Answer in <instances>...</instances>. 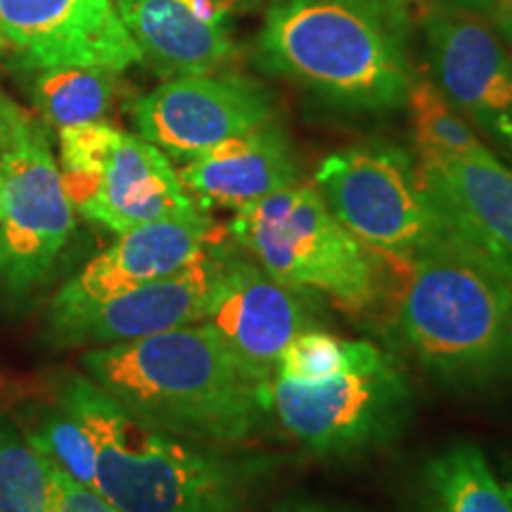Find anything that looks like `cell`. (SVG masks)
Listing matches in <instances>:
<instances>
[{
	"label": "cell",
	"mask_w": 512,
	"mask_h": 512,
	"mask_svg": "<svg viewBox=\"0 0 512 512\" xmlns=\"http://www.w3.org/2000/svg\"><path fill=\"white\" fill-rule=\"evenodd\" d=\"M81 368L133 418L204 444L247 441L271 413L268 387L207 323L88 349Z\"/></svg>",
	"instance_id": "1"
},
{
	"label": "cell",
	"mask_w": 512,
	"mask_h": 512,
	"mask_svg": "<svg viewBox=\"0 0 512 512\" xmlns=\"http://www.w3.org/2000/svg\"><path fill=\"white\" fill-rule=\"evenodd\" d=\"M406 266L392 332L439 382L482 384L512 370V275L446 226Z\"/></svg>",
	"instance_id": "2"
},
{
	"label": "cell",
	"mask_w": 512,
	"mask_h": 512,
	"mask_svg": "<svg viewBox=\"0 0 512 512\" xmlns=\"http://www.w3.org/2000/svg\"><path fill=\"white\" fill-rule=\"evenodd\" d=\"M95 444V494L119 512H247L266 472L219 444L176 437L124 411L91 377L72 375L57 392Z\"/></svg>",
	"instance_id": "3"
},
{
	"label": "cell",
	"mask_w": 512,
	"mask_h": 512,
	"mask_svg": "<svg viewBox=\"0 0 512 512\" xmlns=\"http://www.w3.org/2000/svg\"><path fill=\"white\" fill-rule=\"evenodd\" d=\"M256 64L361 112L403 107L415 83L401 36L339 0H275L256 36Z\"/></svg>",
	"instance_id": "4"
},
{
	"label": "cell",
	"mask_w": 512,
	"mask_h": 512,
	"mask_svg": "<svg viewBox=\"0 0 512 512\" xmlns=\"http://www.w3.org/2000/svg\"><path fill=\"white\" fill-rule=\"evenodd\" d=\"M235 247L294 290L368 311L380 297V259L339 223L316 185L294 183L235 209Z\"/></svg>",
	"instance_id": "5"
},
{
	"label": "cell",
	"mask_w": 512,
	"mask_h": 512,
	"mask_svg": "<svg viewBox=\"0 0 512 512\" xmlns=\"http://www.w3.org/2000/svg\"><path fill=\"white\" fill-rule=\"evenodd\" d=\"M60 174L74 211L112 233L202 211L171 159L107 121L57 131Z\"/></svg>",
	"instance_id": "6"
},
{
	"label": "cell",
	"mask_w": 512,
	"mask_h": 512,
	"mask_svg": "<svg viewBox=\"0 0 512 512\" xmlns=\"http://www.w3.org/2000/svg\"><path fill=\"white\" fill-rule=\"evenodd\" d=\"M313 185L332 216L368 249L394 261L446 230L420 183L418 162L396 145H354L325 157Z\"/></svg>",
	"instance_id": "7"
},
{
	"label": "cell",
	"mask_w": 512,
	"mask_h": 512,
	"mask_svg": "<svg viewBox=\"0 0 512 512\" xmlns=\"http://www.w3.org/2000/svg\"><path fill=\"white\" fill-rule=\"evenodd\" d=\"M411 406V384L387 354L328 380L273 377L268 384V411L316 456H354L387 444Z\"/></svg>",
	"instance_id": "8"
},
{
	"label": "cell",
	"mask_w": 512,
	"mask_h": 512,
	"mask_svg": "<svg viewBox=\"0 0 512 512\" xmlns=\"http://www.w3.org/2000/svg\"><path fill=\"white\" fill-rule=\"evenodd\" d=\"M0 294L22 304L50 283L76 228L60 164L41 121L0 152Z\"/></svg>",
	"instance_id": "9"
},
{
	"label": "cell",
	"mask_w": 512,
	"mask_h": 512,
	"mask_svg": "<svg viewBox=\"0 0 512 512\" xmlns=\"http://www.w3.org/2000/svg\"><path fill=\"white\" fill-rule=\"evenodd\" d=\"M273 119L271 91L242 76H174L133 105L138 136L181 164Z\"/></svg>",
	"instance_id": "10"
},
{
	"label": "cell",
	"mask_w": 512,
	"mask_h": 512,
	"mask_svg": "<svg viewBox=\"0 0 512 512\" xmlns=\"http://www.w3.org/2000/svg\"><path fill=\"white\" fill-rule=\"evenodd\" d=\"M202 323L223 339L256 382L268 387L287 344L306 330H316L318 302L316 294L275 280L238 247L230 249Z\"/></svg>",
	"instance_id": "11"
},
{
	"label": "cell",
	"mask_w": 512,
	"mask_h": 512,
	"mask_svg": "<svg viewBox=\"0 0 512 512\" xmlns=\"http://www.w3.org/2000/svg\"><path fill=\"white\" fill-rule=\"evenodd\" d=\"M0 27L31 69L98 67L124 72L143 60L117 0H0Z\"/></svg>",
	"instance_id": "12"
},
{
	"label": "cell",
	"mask_w": 512,
	"mask_h": 512,
	"mask_svg": "<svg viewBox=\"0 0 512 512\" xmlns=\"http://www.w3.org/2000/svg\"><path fill=\"white\" fill-rule=\"evenodd\" d=\"M211 242L214 221L204 211L119 233L105 252L93 256L55 292L46 328H60L107 299L181 271L207 252Z\"/></svg>",
	"instance_id": "13"
},
{
	"label": "cell",
	"mask_w": 512,
	"mask_h": 512,
	"mask_svg": "<svg viewBox=\"0 0 512 512\" xmlns=\"http://www.w3.org/2000/svg\"><path fill=\"white\" fill-rule=\"evenodd\" d=\"M230 249L211 242L207 252L181 271L107 299L83 316L48 330L50 344L57 349L114 347L202 323L219 290Z\"/></svg>",
	"instance_id": "14"
},
{
	"label": "cell",
	"mask_w": 512,
	"mask_h": 512,
	"mask_svg": "<svg viewBox=\"0 0 512 512\" xmlns=\"http://www.w3.org/2000/svg\"><path fill=\"white\" fill-rule=\"evenodd\" d=\"M425 41L441 93L512 150V53L494 27L441 5L425 17Z\"/></svg>",
	"instance_id": "15"
},
{
	"label": "cell",
	"mask_w": 512,
	"mask_h": 512,
	"mask_svg": "<svg viewBox=\"0 0 512 512\" xmlns=\"http://www.w3.org/2000/svg\"><path fill=\"white\" fill-rule=\"evenodd\" d=\"M140 57L159 74H214L235 57L223 0H117Z\"/></svg>",
	"instance_id": "16"
},
{
	"label": "cell",
	"mask_w": 512,
	"mask_h": 512,
	"mask_svg": "<svg viewBox=\"0 0 512 512\" xmlns=\"http://www.w3.org/2000/svg\"><path fill=\"white\" fill-rule=\"evenodd\" d=\"M420 183L446 226L512 275V171L494 152L420 164Z\"/></svg>",
	"instance_id": "17"
},
{
	"label": "cell",
	"mask_w": 512,
	"mask_h": 512,
	"mask_svg": "<svg viewBox=\"0 0 512 512\" xmlns=\"http://www.w3.org/2000/svg\"><path fill=\"white\" fill-rule=\"evenodd\" d=\"M192 200L240 209L302 183L290 138L273 121L214 145L178 171Z\"/></svg>",
	"instance_id": "18"
},
{
	"label": "cell",
	"mask_w": 512,
	"mask_h": 512,
	"mask_svg": "<svg viewBox=\"0 0 512 512\" xmlns=\"http://www.w3.org/2000/svg\"><path fill=\"white\" fill-rule=\"evenodd\" d=\"M420 512H510V503L482 448L458 444L427 463Z\"/></svg>",
	"instance_id": "19"
},
{
	"label": "cell",
	"mask_w": 512,
	"mask_h": 512,
	"mask_svg": "<svg viewBox=\"0 0 512 512\" xmlns=\"http://www.w3.org/2000/svg\"><path fill=\"white\" fill-rule=\"evenodd\" d=\"M31 100L43 124L55 131L105 121L119 100V72L98 67L38 69Z\"/></svg>",
	"instance_id": "20"
},
{
	"label": "cell",
	"mask_w": 512,
	"mask_h": 512,
	"mask_svg": "<svg viewBox=\"0 0 512 512\" xmlns=\"http://www.w3.org/2000/svg\"><path fill=\"white\" fill-rule=\"evenodd\" d=\"M406 107L411 114L420 164L491 155L489 147L477 138V133L467 126V121L434 81H415L406 98Z\"/></svg>",
	"instance_id": "21"
},
{
	"label": "cell",
	"mask_w": 512,
	"mask_h": 512,
	"mask_svg": "<svg viewBox=\"0 0 512 512\" xmlns=\"http://www.w3.org/2000/svg\"><path fill=\"white\" fill-rule=\"evenodd\" d=\"M17 427L48 463L60 467L76 484L95 491V444L81 420L60 399L29 406L17 418Z\"/></svg>",
	"instance_id": "22"
},
{
	"label": "cell",
	"mask_w": 512,
	"mask_h": 512,
	"mask_svg": "<svg viewBox=\"0 0 512 512\" xmlns=\"http://www.w3.org/2000/svg\"><path fill=\"white\" fill-rule=\"evenodd\" d=\"M53 510L50 463L29 444L17 422L0 415V512Z\"/></svg>",
	"instance_id": "23"
},
{
	"label": "cell",
	"mask_w": 512,
	"mask_h": 512,
	"mask_svg": "<svg viewBox=\"0 0 512 512\" xmlns=\"http://www.w3.org/2000/svg\"><path fill=\"white\" fill-rule=\"evenodd\" d=\"M375 344L363 339H342L323 330H306L287 344L280 354L275 377L299 382H318L342 375L347 370L370 366L382 358Z\"/></svg>",
	"instance_id": "24"
},
{
	"label": "cell",
	"mask_w": 512,
	"mask_h": 512,
	"mask_svg": "<svg viewBox=\"0 0 512 512\" xmlns=\"http://www.w3.org/2000/svg\"><path fill=\"white\" fill-rule=\"evenodd\" d=\"M50 472H53V510L50 512H119L100 494L76 484L53 463H50Z\"/></svg>",
	"instance_id": "25"
},
{
	"label": "cell",
	"mask_w": 512,
	"mask_h": 512,
	"mask_svg": "<svg viewBox=\"0 0 512 512\" xmlns=\"http://www.w3.org/2000/svg\"><path fill=\"white\" fill-rule=\"evenodd\" d=\"M339 3L366 12V15L375 17L377 22L387 24L389 29L403 36L406 24L411 22V15L415 5H418V0H339Z\"/></svg>",
	"instance_id": "26"
},
{
	"label": "cell",
	"mask_w": 512,
	"mask_h": 512,
	"mask_svg": "<svg viewBox=\"0 0 512 512\" xmlns=\"http://www.w3.org/2000/svg\"><path fill=\"white\" fill-rule=\"evenodd\" d=\"M34 121V114H29L24 107H19L15 100L8 98L5 93H0V152L8 150V147L34 124Z\"/></svg>",
	"instance_id": "27"
},
{
	"label": "cell",
	"mask_w": 512,
	"mask_h": 512,
	"mask_svg": "<svg viewBox=\"0 0 512 512\" xmlns=\"http://www.w3.org/2000/svg\"><path fill=\"white\" fill-rule=\"evenodd\" d=\"M486 17H489V24L494 27L498 38L512 53V0H491Z\"/></svg>",
	"instance_id": "28"
},
{
	"label": "cell",
	"mask_w": 512,
	"mask_h": 512,
	"mask_svg": "<svg viewBox=\"0 0 512 512\" xmlns=\"http://www.w3.org/2000/svg\"><path fill=\"white\" fill-rule=\"evenodd\" d=\"M441 5H446V8H453V10L472 12V15H486L491 0H441Z\"/></svg>",
	"instance_id": "29"
},
{
	"label": "cell",
	"mask_w": 512,
	"mask_h": 512,
	"mask_svg": "<svg viewBox=\"0 0 512 512\" xmlns=\"http://www.w3.org/2000/svg\"><path fill=\"white\" fill-rule=\"evenodd\" d=\"M285 512H335V510L325 508V505H318V503H297V505H290V508H285Z\"/></svg>",
	"instance_id": "30"
},
{
	"label": "cell",
	"mask_w": 512,
	"mask_h": 512,
	"mask_svg": "<svg viewBox=\"0 0 512 512\" xmlns=\"http://www.w3.org/2000/svg\"><path fill=\"white\" fill-rule=\"evenodd\" d=\"M503 489H505V496H508V503H510V512H512V475H508L503 479Z\"/></svg>",
	"instance_id": "31"
},
{
	"label": "cell",
	"mask_w": 512,
	"mask_h": 512,
	"mask_svg": "<svg viewBox=\"0 0 512 512\" xmlns=\"http://www.w3.org/2000/svg\"><path fill=\"white\" fill-rule=\"evenodd\" d=\"M5 50H10V43H8V38H5V34H3V27H0V53H5Z\"/></svg>",
	"instance_id": "32"
},
{
	"label": "cell",
	"mask_w": 512,
	"mask_h": 512,
	"mask_svg": "<svg viewBox=\"0 0 512 512\" xmlns=\"http://www.w3.org/2000/svg\"><path fill=\"white\" fill-rule=\"evenodd\" d=\"M0 211H3V166H0Z\"/></svg>",
	"instance_id": "33"
},
{
	"label": "cell",
	"mask_w": 512,
	"mask_h": 512,
	"mask_svg": "<svg viewBox=\"0 0 512 512\" xmlns=\"http://www.w3.org/2000/svg\"><path fill=\"white\" fill-rule=\"evenodd\" d=\"M223 3H228L230 8H233V5H238V3H247V0H223Z\"/></svg>",
	"instance_id": "34"
}]
</instances>
